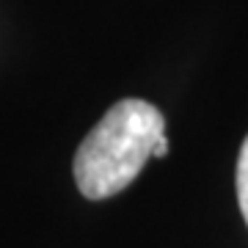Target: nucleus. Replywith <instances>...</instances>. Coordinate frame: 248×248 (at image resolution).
Instances as JSON below:
<instances>
[{
    "mask_svg": "<svg viewBox=\"0 0 248 248\" xmlns=\"http://www.w3.org/2000/svg\"><path fill=\"white\" fill-rule=\"evenodd\" d=\"M166 135V119L146 99H122L75 155V182L86 199H108L130 185Z\"/></svg>",
    "mask_w": 248,
    "mask_h": 248,
    "instance_id": "obj_1",
    "label": "nucleus"
},
{
    "mask_svg": "<svg viewBox=\"0 0 248 248\" xmlns=\"http://www.w3.org/2000/svg\"><path fill=\"white\" fill-rule=\"evenodd\" d=\"M237 202H240V210H243V218L248 223V135L237 157Z\"/></svg>",
    "mask_w": 248,
    "mask_h": 248,
    "instance_id": "obj_2",
    "label": "nucleus"
},
{
    "mask_svg": "<svg viewBox=\"0 0 248 248\" xmlns=\"http://www.w3.org/2000/svg\"><path fill=\"white\" fill-rule=\"evenodd\" d=\"M166 155H169V138L163 135L157 141V146H155V157H166Z\"/></svg>",
    "mask_w": 248,
    "mask_h": 248,
    "instance_id": "obj_3",
    "label": "nucleus"
}]
</instances>
